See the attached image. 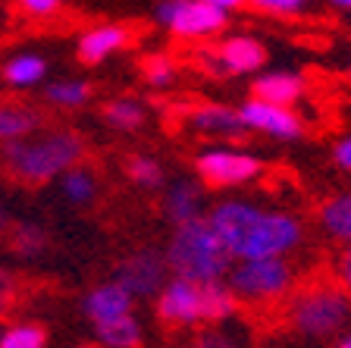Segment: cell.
I'll use <instances>...</instances> for the list:
<instances>
[{"instance_id": "40", "label": "cell", "mask_w": 351, "mask_h": 348, "mask_svg": "<svg viewBox=\"0 0 351 348\" xmlns=\"http://www.w3.org/2000/svg\"><path fill=\"white\" fill-rule=\"evenodd\" d=\"M0 223H3V211H0Z\"/></svg>"}, {"instance_id": "17", "label": "cell", "mask_w": 351, "mask_h": 348, "mask_svg": "<svg viewBox=\"0 0 351 348\" xmlns=\"http://www.w3.org/2000/svg\"><path fill=\"white\" fill-rule=\"evenodd\" d=\"M47 79V60L41 54H16L3 63V82L10 88H35Z\"/></svg>"}, {"instance_id": "35", "label": "cell", "mask_w": 351, "mask_h": 348, "mask_svg": "<svg viewBox=\"0 0 351 348\" xmlns=\"http://www.w3.org/2000/svg\"><path fill=\"white\" fill-rule=\"evenodd\" d=\"M207 3H213V7H219V10H226V13H235V10L248 7V0H207Z\"/></svg>"}, {"instance_id": "11", "label": "cell", "mask_w": 351, "mask_h": 348, "mask_svg": "<svg viewBox=\"0 0 351 348\" xmlns=\"http://www.w3.org/2000/svg\"><path fill=\"white\" fill-rule=\"evenodd\" d=\"M207 63L217 73H229V76H248L257 73L267 63V47L251 35H229L219 41L217 51H210Z\"/></svg>"}, {"instance_id": "15", "label": "cell", "mask_w": 351, "mask_h": 348, "mask_svg": "<svg viewBox=\"0 0 351 348\" xmlns=\"http://www.w3.org/2000/svg\"><path fill=\"white\" fill-rule=\"evenodd\" d=\"M304 76L301 73H289V69H276V73H261L251 85V95L261 97V101L270 104H282V107H292L301 95H304Z\"/></svg>"}, {"instance_id": "1", "label": "cell", "mask_w": 351, "mask_h": 348, "mask_svg": "<svg viewBox=\"0 0 351 348\" xmlns=\"http://www.w3.org/2000/svg\"><path fill=\"white\" fill-rule=\"evenodd\" d=\"M207 220L219 232V239L226 242L235 261H241V257H273V254L285 257L304 239V226L295 213L263 211V207L241 201V198L219 201L207 213Z\"/></svg>"}, {"instance_id": "9", "label": "cell", "mask_w": 351, "mask_h": 348, "mask_svg": "<svg viewBox=\"0 0 351 348\" xmlns=\"http://www.w3.org/2000/svg\"><path fill=\"white\" fill-rule=\"evenodd\" d=\"M169 276V264L163 251L154 248H141V251L129 254L117 267V283H123L135 298H151L163 289Z\"/></svg>"}, {"instance_id": "26", "label": "cell", "mask_w": 351, "mask_h": 348, "mask_svg": "<svg viewBox=\"0 0 351 348\" xmlns=\"http://www.w3.org/2000/svg\"><path fill=\"white\" fill-rule=\"evenodd\" d=\"M13 248L19 257H38L47 248V232L35 223H22L19 229L13 232Z\"/></svg>"}, {"instance_id": "27", "label": "cell", "mask_w": 351, "mask_h": 348, "mask_svg": "<svg viewBox=\"0 0 351 348\" xmlns=\"http://www.w3.org/2000/svg\"><path fill=\"white\" fill-rule=\"evenodd\" d=\"M129 176L135 185H141V189H160L163 185V167L154 157H132Z\"/></svg>"}, {"instance_id": "23", "label": "cell", "mask_w": 351, "mask_h": 348, "mask_svg": "<svg viewBox=\"0 0 351 348\" xmlns=\"http://www.w3.org/2000/svg\"><path fill=\"white\" fill-rule=\"evenodd\" d=\"M104 119L119 132H135L145 123V107H141V101H135V97H117V101L107 104Z\"/></svg>"}, {"instance_id": "29", "label": "cell", "mask_w": 351, "mask_h": 348, "mask_svg": "<svg viewBox=\"0 0 351 348\" xmlns=\"http://www.w3.org/2000/svg\"><path fill=\"white\" fill-rule=\"evenodd\" d=\"M248 7L267 16H301L311 10V0H248Z\"/></svg>"}, {"instance_id": "13", "label": "cell", "mask_w": 351, "mask_h": 348, "mask_svg": "<svg viewBox=\"0 0 351 348\" xmlns=\"http://www.w3.org/2000/svg\"><path fill=\"white\" fill-rule=\"evenodd\" d=\"M189 126L207 138H223V141H235L245 135V123H241L239 110L223 107V104H201L189 113Z\"/></svg>"}, {"instance_id": "16", "label": "cell", "mask_w": 351, "mask_h": 348, "mask_svg": "<svg viewBox=\"0 0 351 348\" xmlns=\"http://www.w3.org/2000/svg\"><path fill=\"white\" fill-rule=\"evenodd\" d=\"M163 213L173 226L201 217V189L195 182H176L163 195Z\"/></svg>"}, {"instance_id": "8", "label": "cell", "mask_w": 351, "mask_h": 348, "mask_svg": "<svg viewBox=\"0 0 351 348\" xmlns=\"http://www.w3.org/2000/svg\"><path fill=\"white\" fill-rule=\"evenodd\" d=\"M157 317L169 327H195L204 320V301H201V283H191L185 276L167 279L157 292Z\"/></svg>"}, {"instance_id": "5", "label": "cell", "mask_w": 351, "mask_h": 348, "mask_svg": "<svg viewBox=\"0 0 351 348\" xmlns=\"http://www.w3.org/2000/svg\"><path fill=\"white\" fill-rule=\"evenodd\" d=\"M292 267L285 257H241L229 267V289L241 301H276L292 289Z\"/></svg>"}, {"instance_id": "34", "label": "cell", "mask_w": 351, "mask_h": 348, "mask_svg": "<svg viewBox=\"0 0 351 348\" xmlns=\"http://www.w3.org/2000/svg\"><path fill=\"white\" fill-rule=\"evenodd\" d=\"M339 279H342V289L351 295V242L345 245L342 257H339Z\"/></svg>"}, {"instance_id": "3", "label": "cell", "mask_w": 351, "mask_h": 348, "mask_svg": "<svg viewBox=\"0 0 351 348\" xmlns=\"http://www.w3.org/2000/svg\"><path fill=\"white\" fill-rule=\"evenodd\" d=\"M85 154V145L75 132H44V135H25L16 138V141H7L3 148V160L13 176H19L22 182H51L60 179L69 167H75Z\"/></svg>"}, {"instance_id": "37", "label": "cell", "mask_w": 351, "mask_h": 348, "mask_svg": "<svg viewBox=\"0 0 351 348\" xmlns=\"http://www.w3.org/2000/svg\"><path fill=\"white\" fill-rule=\"evenodd\" d=\"M336 348H351V333H345L342 339H339V345Z\"/></svg>"}, {"instance_id": "32", "label": "cell", "mask_w": 351, "mask_h": 348, "mask_svg": "<svg viewBox=\"0 0 351 348\" xmlns=\"http://www.w3.org/2000/svg\"><path fill=\"white\" fill-rule=\"evenodd\" d=\"M332 160H336L345 173H351V132L336 141V148H332Z\"/></svg>"}, {"instance_id": "4", "label": "cell", "mask_w": 351, "mask_h": 348, "mask_svg": "<svg viewBox=\"0 0 351 348\" xmlns=\"http://www.w3.org/2000/svg\"><path fill=\"white\" fill-rule=\"evenodd\" d=\"M289 323L307 339L339 336L351 323V295L336 286H311L289 301Z\"/></svg>"}, {"instance_id": "39", "label": "cell", "mask_w": 351, "mask_h": 348, "mask_svg": "<svg viewBox=\"0 0 351 348\" xmlns=\"http://www.w3.org/2000/svg\"><path fill=\"white\" fill-rule=\"evenodd\" d=\"M3 329H7V327H3V323H0V339H3Z\"/></svg>"}, {"instance_id": "28", "label": "cell", "mask_w": 351, "mask_h": 348, "mask_svg": "<svg viewBox=\"0 0 351 348\" xmlns=\"http://www.w3.org/2000/svg\"><path fill=\"white\" fill-rule=\"evenodd\" d=\"M176 79V63L163 54H154L151 60L145 63V82L151 88H169Z\"/></svg>"}, {"instance_id": "12", "label": "cell", "mask_w": 351, "mask_h": 348, "mask_svg": "<svg viewBox=\"0 0 351 348\" xmlns=\"http://www.w3.org/2000/svg\"><path fill=\"white\" fill-rule=\"evenodd\" d=\"M129 29L125 25H117V22H104V25H95L79 35V44H75V54H79L82 63L97 66L104 60H110L113 54H119L129 44Z\"/></svg>"}, {"instance_id": "33", "label": "cell", "mask_w": 351, "mask_h": 348, "mask_svg": "<svg viewBox=\"0 0 351 348\" xmlns=\"http://www.w3.org/2000/svg\"><path fill=\"white\" fill-rule=\"evenodd\" d=\"M13 298H16V283H13V276H10L7 270H0V314H3L10 305H13Z\"/></svg>"}, {"instance_id": "30", "label": "cell", "mask_w": 351, "mask_h": 348, "mask_svg": "<svg viewBox=\"0 0 351 348\" xmlns=\"http://www.w3.org/2000/svg\"><path fill=\"white\" fill-rule=\"evenodd\" d=\"M16 7L25 16H35V19H47V16L60 13L63 0H16Z\"/></svg>"}, {"instance_id": "36", "label": "cell", "mask_w": 351, "mask_h": 348, "mask_svg": "<svg viewBox=\"0 0 351 348\" xmlns=\"http://www.w3.org/2000/svg\"><path fill=\"white\" fill-rule=\"evenodd\" d=\"M332 10H342V13H351V0H326Z\"/></svg>"}, {"instance_id": "38", "label": "cell", "mask_w": 351, "mask_h": 348, "mask_svg": "<svg viewBox=\"0 0 351 348\" xmlns=\"http://www.w3.org/2000/svg\"><path fill=\"white\" fill-rule=\"evenodd\" d=\"M345 79H348V82H351V66H348V73H345Z\"/></svg>"}, {"instance_id": "2", "label": "cell", "mask_w": 351, "mask_h": 348, "mask_svg": "<svg viewBox=\"0 0 351 348\" xmlns=\"http://www.w3.org/2000/svg\"><path fill=\"white\" fill-rule=\"evenodd\" d=\"M167 264L173 276H185L191 283H213L226 279L232 267V254L219 232L210 226L207 217H195L189 223H179L173 239L167 245Z\"/></svg>"}, {"instance_id": "6", "label": "cell", "mask_w": 351, "mask_h": 348, "mask_svg": "<svg viewBox=\"0 0 351 348\" xmlns=\"http://www.w3.org/2000/svg\"><path fill=\"white\" fill-rule=\"evenodd\" d=\"M154 19L179 41H204L229 25L226 10L207 0H160L154 7Z\"/></svg>"}, {"instance_id": "20", "label": "cell", "mask_w": 351, "mask_h": 348, "mask_svg": "<svg viewBox=\"0 0 351 348\" xmlns=\"http://www.w3.org/2000/svg\"><path fill=\"white\" fill-rule=\"evenodd\" d=\"M95 333L104 348H138L141 345V323L135 320V314H123L117 320L97 323Z\"/></svg>"}, {"instance_id": "19", "label": "cell", "mask_w": 351, "mask_h": 348, "mask_svg": "<svg viewBox=\"0 0 351 348\" xmlns=\"http://www.w3.org/2000/svg\"><path fill=\"white\" fill-rule=\"evenodd\" d=\"M41 126V113L32 107H19V104H0V141H16L25 138Z\"/></svg>"}, {"instance_id": "24", "label": "cell", "mask_w": 351, "mask_h": 348, "mask_svg": "<svg viewBox=\"0 0 351 348\" xmlns=\"http://www.w3.org/2000/svg\"><path fill=\"white\" fill-rule=\"evenodd\" d=\"M47 101L53 104V107H63V110H79L82 104L91 97V88H88V82L82 79H57L47 85Z\"/></svg>"}, {"instance_id": "14", "label": "cell", "mask_w": 351, "mask_h": 348, "mask_svg": "<svg viewBox=\"0 0 351 348\" xmlns=\"http://www.w3.org/2000/svg\"><path fill=\"white\" fill-rule=\"evenodd\" d=\"M132 305H135V295L123 283L113 279V283H104L88 292L82 308H85V317L97 327V323H107V320H117L123 314H132Z\"/></svg>"}, {"instance_id": "25", "label": "cell", "mask_w": 351, "mask_h": 348, "mask_svg": "<svg viewBox=\"0 0 351 348\" xmlns=\"http://www.w3.org/2000/svg\"><path fill=\"white\" fill-rule=\"evenodd\" d=\"M47 345V336L38 323H13V327L3 329V339L0 348H44Z\"/></svg>"}, {"instance_id": "22", "label": "cell", "mask_w": 351, "mask_h": 348, "mask_svg": "<svg viewBox=\"0 0 351 348\" xmlns=\"http://www.w3.org/2000/svg\"><path fill=\"white\" fill-rule=\"evenodd\" d=\"M201 301H204V320L219 323V320H229L239 308V298L229 289V283L223 279H213V283H201Z\"/></svg>"}, {"instance_id": "7", "label": "cell", "mask_w": 351, "mask_h": 348, "mask_svg": "<svg viewBox=\"0 0 351 348\" xmlns=\"http://www.w3.org/2000/svg\"><path fill=\"white\" fill-rule=\"evenodd\" d=\"M263 163L254 154H245L239 148H207L195 157V173L204 185L213 189H232L257 179Z\"/></svg>"}, {"instance_id": "18", "label": "cell", "mask_w": 351, "mask_h": 348, "mask_svg": "<svg viewBox=\"0 0 351 348\" xmlns=\"http://www.w3.org/2000/svg\"><path fill=\"white\" fill-rule=\"evenodd\" d=\"M320 226L329 239L348 245L351 242V192L332 195L329 201L320 204Z\"/></svg>"}, {"instance_id": "31", "label": "cell", "mask_w": 351, "mask_h": 348, "mask_svg": "<svg viewBox=\"0 0 351 348\" xmlns=\"http://www.w3.org/2000/svg\"><path fill=\"white\" fill-rule=\"evenodd\" d=\"M191 348H239L235 339H229L226 333H217V329H204V333H197L195 345Z\"/></svg>"}, {"instance_id": "10", "label": "cell", "mask_w": 351, "mask_h": 348, "mask_svg": "<svg viewBox=\"0 0 351 348\" xmlns=\"http://www.w3.org/2000/svg\"><path fill=\"white\" fill-rule=\"evenodd\" d=\"M239 116L248 132H261V135L279 138V141H292V138L301 135V116L292 107L261 101L254 95L239 107Z\"/></svg>"}, {"instance_id": "21", "label": "cell", "mask_w": 351, "mask_h": 348, "mask_svg": "<svg viewBox=\"0 0 351 348\" xmlns=\"http://www.w3.org/2000/svg\"><path fill=\"white\" fill-rule=\"evenodd\" d=\"M60 192H63V198L69 204H79V207L91 204L97 198V176H95V170L82 167V163L69 167L63 176H60Z\"/></svg>"}]
</instances>
